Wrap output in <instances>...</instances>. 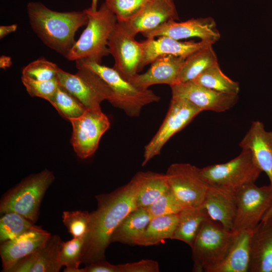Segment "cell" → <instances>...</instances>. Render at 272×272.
Listing matches in <instances>:
<instances>
[{
  "label": "cell",
  "mask_w": 272,
  "mask_h": 272,
  "mask_svg": "<svg viewBox=\"0 0 272 272\" xmlns=\"http://www.w3.org/2000/svg\"><path fill=\"white\" fill-rule=\"evenodd\" d=\"M140 184L138 172L124 186L109 193L96 195L97 209L90 213V221L82 251L86 265L105 259L111 236L120 222L135 209L136 196Z\"/></svg>",
  "instance_id": "cell-1"
},
{
  "label": "cell",
  "mask_w": 272,
  "mask_h": 272,
  "mask_svg": "<svg viewBox=\"0 0 272 272\" xmlns=\"http://www.w3.org/2000/svg\"><path fill=\"white\" fill-rule=\"evenodd\" d=\"M27 13L33 31L47 46L65 57L75 43L78 30L88 23L85 9L60 12L39 2H30Z\"/></svg>",
  "instance_id": "cell-2"
},
{
  "label": "cell",
  "mask_w": 272,
  "mask_h": 272,
  "mask_svg": "<svg viewBox=\"0 0 272 272\" xmlns=\"http://www.w3.org/2000/svg\"><path fill=\"white\" fill-rule=\"evenodd\" d=\"M88 16L86 27L65 58L70 61L88 60L101 63L109 54L108 43L117 23L115 14L104 2L98 10L85 9Z\"/></svg>",
  "instance_id": "cell-3"
},
{
  "label": "cell",
  "mask_w": 272,
  "mask_h": 272,
  "mask_svg": "<svg viewBox=\"0 0 272 272\" xmlns=\"http://www.w3.org/2000/svg\"><path fill=\"white\" fill-rule=\"evenodd\" d=\"M75 62L76 66L92 70L105 81L111 92L108 101L114 107L122 110L127 116L138 117L143 107L160 100L152 90L137 87L113 67L88 60L81 59Z\"/></svg>",
  "instance_id": "cell-4"
},
{
  "label": "cell",
  "mask_w": 272,
  "mask_h": 272,
  "mask_svg": "<svg viewBox=\"0 0 272 272\" xmlns=\"http://www.w3.org/2000/svg\"><path fill=\"white\" fill-rule=\"evenodd\" d=\"M54 178L47 169L25 178L2 196L1 214L15 212L35 223L43 196Z\"/></svg>",
  "instance_id": "cell-5"
},
{
  "label": "cell",
  "mask_w": 272,
  "mask_h": 272,
  "mask_svg": "<svg viewBox=\"0 0 272 272\" xmlns=\"http://www.w3.org/2000/svg\"><path fill=\"white\" fill-rule=\"evenodd\" d=\"M238 232L226 229L210 218L207 219L191 247L192 271L211 272L223 261Z\"/></svg>",
  "instance_id": "cell-6"
},
{
  "label": "cell",
  "mask_w": 272,
  "mask_h": 272,
  "mask_svg": "<svg viewBox=\"0 0 272 272\" xmlns=\"http://www.w3.org/2000/svg\"><path fill=\"white\" fill-rule=\"evenodd\" d=\"M261 172L250 152L245 150H242L238 156L226 163L200 169L202 177L209 184L234 192L247 184L254 183Z\"/></svg>",
  "instance_id": "cell-7"
},
{
  "label": "cell",
  "mask_w": 272,
  "mask_h": 272,
  "mask_svg": "<svg viewBox=\"0 0 272 272\" xmlns=\"http://www.w3.org/2000/svg\"><path fill=\"white\" fill-rule=\"evenodd\" d=\"M75 74L59 69L57 78L60 86L75 97L87 109L100 107L101 103L109 100L111 92L105 81L92 70L76 66Z\"/></svg>",
  "instance_id": "cell-8"
},
{
  "label": "cell",
  "mask_w": 272,
  "mask_h": 272,
  "mask_svg": "<svg viewBox=\"0 0 272 272\" xmlns=\"http://www.w3.org/2000/svg\"><path fill=\"white\" fill-rule=\"evenodd\" d=\"M202 111L188 100L172 97L166 117L157 133L145 146L142 166L160 154L165 144Z\"/></svg>",
  "instance_id": "cell-9"
},
{
  "label": "cell",
  "mask_w": 272,
  "mask_h": 272,
  "mask_svg": "<svg viewBox=\"0 0 272 272\" xmlns=\"http://www.w3.org/2000/svg\"><path fill=\"white\" fill-rule=\"evenodd\" d=\"M236 213L233 230H252L262 220L272 203V186L247 184L235 192Z\"/></svg>",
  "instance_id": "cell-10"
},
{
  "label": "cell",
  "mask_w": 272,
  "mask_h": 272,
  "mask_svg": "<svg viewBox=\"0 0 272 272\" xmlns=\"http://www.w3.org/2000/svg\"><path fill=\"white\" fill-rule=\"evenodd\" d=\"M171 191L185 208L201 206L210 184L200 169L189 163H174L165 173Z\"/></svg>",
  "instance_id": "cell-11"
},
{
  "label": "cell",
  "mask_w": 272,
  "mask_h": 272,
  "mask_svg": "<svg viewBox=\"0 0 272 272\" xmlns=\"http://www.w3.org/2000/svg\"><path fill=\"white\" fill-rule=\"evenodd\" d=\"M73 127L71 142L77 156L91 157L98 147L101 138L110 125L101 107L86 109L81 116L70 120Z\"/></svg>",
  "instance_id": "cell-12"
},
{
  "label": "cell",
  "mask_w": 272,
  "mask_h": 272,
  "mask_svg": "<svg viewBox=\"0 0 272 272\" xmlns=\"http://www.w3.org/2000/svg\"><path fill=\"white\" fill-rule=\"evenodd\" d=\"M135 37L122 22L117 21L108 43L109 54L114 59L113 68L129 81L140 71L143 54L142 43Z\"/></svg>",
  "instance_id": "cell-13"
},
{
  "label": "cell",
  "mask_w": 272,
  "mask_h": 272,
  "mask_svg": "<svg viewBox=\"0 0 272 272\" xmlns=\"http://www.w3.org/2000/svg\"><path fill=\"white\" fill-rule=\"evenodd\" d=\"M142 34L147 38L165 36L178 40L197 37L213 44L221 37L216 23L212 17L192 18L181 22L170 21Z\"/></svg>",
  "instance_id": "cell-14"
},
{
  "label": "cell",
  "mask_w": 272,
  "mask_h": 272,
  "mask_svg": "<svg viewBox=\"0 0 272 272\" xmlns=\"http://www.w3.org/2000/svg\"><path fill=\"white\" fill-rule=\"evenodd\" d=\"M170 88L172 97L184 98L202 111L224 112L232 108L238 100V95L219 92L192 81L178 83Z\"/></svg>",
  "instance_id": "cell-15"
},
{
  "label": "cell",
  "mask_w": 272,
  "mask_h": 272,
  "mask_svg": "<svg viewBox=\"0 0 272 272\" xmlns=\"http://www.w3.org/2000/svg\"><path fill=\"white\" fill-rule=\"evenodd\" d=\"M179 19L174 0H150L136 15L122 23L136 36L167 22Z\"/></svg>",
  "instance_id": "cell-16"
},
{
  "label": "cell",
  "mask_w": 272,
  "mask_h": 272,
  "mask_svg": "<svg viewBox=\"0 0 272 272\" xmlns=\"http://www.w3.org/2000/svg\"><path fill=\"white\" fill-rule=\"evenodd\" d=\"M51 235L41 227L1 243L0 255L2 271L9 270L20 260L43 246Z\"/></svg>",
  "instance_id": "cell-17"
},
{
  "label": "cell",
  "mask_w": 272,
  "mask_h": 272,
  "mask_svg": "<svg viewBox=\"0 0 272 272\" xmlns=\"http://www.w3.org/2000/svg\"><path fill=\"white\" fill-rule=\"evenodd\" d=\"M155 38H147L141 41L143 54L140 70L146 65L151 64L158 57L172 55L184 58L210 45L213 44L204 41L199 42H181L170 37L163 36Z\"/></svg>",
  "instance_id": "cell-18"
},
{
  "label": "cell",
  "mask_w": 272,
  "mask_h": 272,
  "mask_svg": "<svg viewBox=\"0 0 272 272\" xmlns=\"http://www.w3.org/2000/svg\"><path fill=\"white\" fill-rule=\"evenodd\" d=\"M239 146L250 152L255 163L266 174L272 186V131H266L262 122L253 121Z\"/></svg>",
  "instance_id": "cell-19"
},
{
  "label": "cell",
  "mask_w": 272,
  "mask_h": 272,
  "mask_svg": "<svg viewBox=\"0 0 272 272\" xmlns=\"http://www.w3.org/2000/svg\"><path fill=\"white\" fill-rule=\"evenodd\" d=\"M185 58L172 55L158 57L144 73L137 74L129 82L141 89L155 84L170 86L178 83V77Z\"/></svg>",
  "instance_id": "cell-20"
},
{
  "label": "cell",
  "mask_w": 272,
  "mask_h": 272,
  "mask_svg": "<svg viewBox=\"0 0 272 272\" xmlns=\"http://www.w3.org/2000/svg\"><path fill=\"white\" fill-rule=\"evenodd\" d=\"M61 240L51 235L47 243L18 261L9 272H58L62 266L59 259Z\"/></svg>",
  "instance_id": "cell-21"
},
{
  "label": "cell",
  "mask_w": 272,
  "mask_h": 272,
  "mask_svg": "<svg viewBox=\"0 0 272 272\" xmlns=\"http://www.w3.org/2000/svg\"><path fill=\"white\" fill-rule=\"evenodd\" d=\"M202 205L211 219L220 223L226 229L233 230L236 213L235 192L210 185Z\"/></svg>",
  "instance_id": "cell-22"
},
{
  "label": "cell",
  "mask_w": 272,
  "mask_h": 272,
  "mask_svg": "<svg viewBox=\"0 0 272 272\" xmlns=\"http://www.w3.org/2000/svg\"><path fill=\"white\" fill-rule=\"evenodd\" d=\"M249 272H272V216L252 230Z\"/></svg>",
  "instance_id": "cell-23"
},
{
  "label": "cell",
  "mask_w": 272,
  "mask_h": 272,
  "mask_svg": "<svg viewBox=\"0 0 272 272\" xmlns=\"http://www.w3.org/2000/svg\"><path fill=\"white\" fill-rule=\"evenodd\" d=\"M252 232H238L223 261L211 272H249Z\"/></svg>",
  "instance_id": "cell-24"
},
{
  "label": "cell",
  "mask_w": 272,
  "mask_h": 272,
  "mask_svg": "<svg viewBox=\"0 0 272 272\" xmlns=\"http://www.w3.org/2000/svg\"><path fill=\"white\" fill-rule=\"evenodd\" d=\"M151 219L147 208H137L114 230L110 238V243L135 245Z\"/></svg>",
  "instance_id": "cell-25"
},
{
  "label": "cell",
  "mask_w": 272,
  "mask_h": 272,
  "mask_svg": "<svg viewBox=\"0 0 272 272\" xmlns=\"http://www.w3.org/2000/svg\"><path fill=\"white\" fill-rule=\"evenodd\" d=\"M210 218L202 205L184 209L179 213V221L172 239L181 241L191 247L203 223Z\"/></svg>",
  "instance_id": "cell-26"
},
{
  "label": "cell",
  "mask_w": 272,
  "mask_h": 272,
  "mask_svg": "<svg viewBox=\"0 0 272 272\" xmlns=\"http://www.w3.org/2000/svg\"><path fill=\"white\" fill-rule=\"evenodd\" d=\"M178 221L179 213L153 218L135 245L152 246L167 239H172Z\"/></svg>",
  "instance_id": "cell-27"
},
{
  "label": "cell",
  "mask_w": 272,
  "mask_h": 272,
  "mask_svg": "<svg viewBox=\"0 0 272 272\" xmlns=\"http://www.w3.org/2000/svg\"><path fill=\"white\" fill-rule=\"evenodd\" d=\"M140 184L136 196L137 208L148 207L170 189L166 174L139 172Z\"/></svg>",
  "instance_id": "cell-28"
},
{
  "label": "cell",
  "mask_w": 272,
  "mask_h": 272,
  "mask_svg": "<svg viewBox=\"0 0 272 272\" xmlns=\"http://www.w3.org/2000/svg\"><path fill=\"white\" fill-rule=\"evenodd\" d=\"M217 63L213 45L198 50L185 59L177 84L193 80L206 69Z\"/></svg>",
  "instance_id": "cell-29"
},
{
  "label": "cell",
  "mask_w": 272,
  "mask_h": 272,
  "mask_svg": "<svg viewBox=\"0 0 272 272\" xmlns=\"http://www.w3.org/2000/svg\"><path fill=\"white\" fill-rule=\"evenodd\" d=\"M195 83L213 90L230 95H238L239 84L228 77L219 63L206 69L192 80Z\"/></svg>",
  "instance_id": "cell-30"
},
{
  "label": "cell",
  "mask_w": 272,
  "mask_h": 272,
  "mask_svg": "<svg viewBox=\"0 0 272 272\" xmlns=\"http://www.w3.org/2000/svg\"><path fill=\"white\" fill-rule=\"evenodd\" d=\"M39 227L17 213L9 212L3 214L0 219L1 243L13 239Z\"/></svg>",
  "instance_id": "cell-31"
},
{
  "label": "cell",
  "mask_w": 272,
  "mask_h": 272,
  "mask_svg": "<svg viewBox=\"0 0 272 272\" xmlns=\"http://www.w3.org/2000/svg\"><path fill=\"white\" fill-rule=\"evenodd\" d=\"M48 101L61 116L70 121L81 116L87 109L79 100L60 85Z\"/></svg>",
  "instance_id": "cell-32"
},
{
  "label": "cell",
  "mask_w": 272,
  "mask_h": 272,
  "mask_svg": "<svg viewBox=\"0 0 272 272\" xmlns=\"http://www.w3.org/2000/svg\"><path fill=\"white\" fill-rule=\"evenodd\" d=\"M85 238H75L61 243L59 259L65 272H80L82 261V251Z\"/></svg>",
  "instance_id": "cell-33"
},
{
  "label": "cell",
  "mask_w": 272,
  "mask_h": 272,
  "mask_svg": "<svg viewBox=\"0 0 272 272\" xmlns=\"http://www.w3.org/2000/svg\"><path fill=\"white\" fill-rule=\"evenodd\" d=\"M59 69L55 63L45 58H39L22 69V77L38 81L49 80L57 78Z\"/></svg>",
  "instance_id": "cell-34"
},
{
  "label": "cell",
  "mask_w": 272,
  "mask_h": 272,
  "mask_svg": "<svg viewBox=\"0 0 272 272\" xmlns=\"http://www.w3.org/2000/svg\"><path fill=\"white\" fill-rule=\"evenodd\" d=\"M62 222L73 237L86 238L88 234L90 221V213L80 210L64 211Z\"/></svg>",
  "instance_id": "cell-35"
},
{
  "label": "cell",
  "mask_w": 272,
  "mask_h": 272,
  "mask_svg": "<svg viewBox=\"0 0 272 272\" xmlns=\"http://www.w3.org/2000/svg\"><path fill=\"white\" fill-rule=\"evenodd\" d=\"M147 209L152 219L159 216L178 214L185 208L179 201L170 188Z\"/></svg>",
  "instance_id": "cell-36"
},
{
  "label": "cell",
  "mask_w": 272,
  "mask_h": 272,
  "mask_svg": "<svg viewBox=\"0 0 272 272\" xmlns=\"http://www.w3.org/2000/svg\"><path fill=\"white\" fill-rule=\"evenodd\" d=\"M150 0H105L117 21L125 22L136 15Z\"/></svg>",
  "instance_id": "cell-37"
},
{
  "label": "cell",
  "mask_w": 272,
  "mask_h": 272,
  "mask_svg": "<svg viewBox=\"0 0 272 272\" xmlns=\"http://www.w3.org/2000/svg\"><path fill=\"white\" fill-rule=\"evenodd\" d=\"M21 81L31 96L40 97L48 101L55 93L59 86L57 78L49 80L38 81L22 77Z\"/></svg>",
  "instance_id": "cell-38"
},
{
  "label": "cell",
  "mask_w": 272,
  "mask_h": 272,
  "mask_svg": "<svg viewBox=\"0 0 272 272\" xmlns=\"http://www.w3.org/2000/svg\"><path fill=\"white\" fill-rule=\"evenodd\" d=\"M120 272H159L157 261L151 259H143L137 262L119 264Z\"/></svg>",
  "instance_id": "cell-39"
},
{
  "label": "cell",
  "mask_w": 272,
  "mask_h": 272,
  "mask_svg": "<svg viewBox=\"0 0 272 272\" xmlns=\"http://www.w3.org/2000/svg\"><path fill=\"white\" fill-rule=\"evenodd\" d=\"M80 272H120L119 264L114 265L103 260L91 263L80 268Z\"/></svg>",
  "instance_id": "cell-40"
},
{
  "label": "cell",
  "mask_w": 272,
  "mask_h": 272,
  "mask_svg": "<svg viewBox=\"0 0 272 272\" xmlns=\"http://www.w3.org/2000/svg\"><path fill=\"white\" fill-rule=\"evenodd\" d=\"M18 26L17 24L10 25H2L0 26V39H3L9 34L16 31Z\"/></svg>",
  "instance_id": "cell-41"
},
{
  "label": "cell",
  "mask_w": 272,
  "mask_h": 272,
  "mask_svg": "<svg viewBox=\"0 0 272 272\" xmlns=\"http://www.w3.org/2000/svg\"><path fill=\"white\" fill-rule=\"evenodd\" d=\"M12 61L11 58L9 56L3 55L0 57V67L6 69L11 66Z\"/></svg>",
  "instance_id": "cell-42"
},
{
  "label": "cell",
  "mask_w": 272,
  "mask_h": 272,
  "mask_svg": "<svg viewBox=\"0 0 272 272\" xmlns=\"http://www.w3.org/2000/svg\"><path fill=\"white\" fill-rule=\"evenodd\" d=\"M272 216V203L268 209V211L264 216L262 220H265ZM261 220V221H262Z\"/></svg>",
  "instance_id": "cell-43"
},
{
  "label": "cell",
  "mask_w": 272,
  "mask_h": 272,
  "mask_svg": "<svg viewBox=\"0 0 272 272\" xmlns=\"http://www.w3.org/2000/svg\"><path fill=\"white\" fill-rule=\"evenodd\" d=\"M98 0H92L91 7H90L92 10L95 11L97 10V4Z\"/></svg>",
  "instance_id": "cell-44"
},
{
  "label": "cell",
  "mask_w": 272,
  "mask_h": 272,
  "mask_svg": "<svg viewBox=\"0 0 272 272\" xmlns=\"http://www.w3.org/2000/svg\"></svg>",
  "instance_id": "cell-45"
}]
</instances>
